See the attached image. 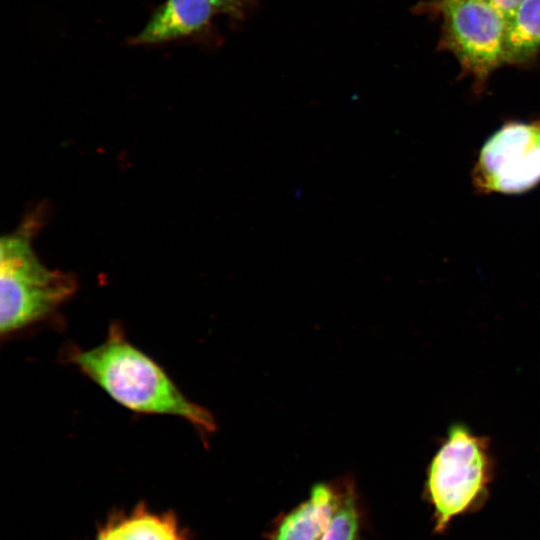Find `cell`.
<instances>
[{"label": "cell", "instance_id": "52a82bcc", "mask_svg": "<svg viewBox=\"0 0 540 540\" xmlns=\"http://www.w3.org/2000/svg\"><path fill=\"white\" fill-rule=\"evenodd\" d=\"M214 12L209 0H167L130 43L157 44L191 35L205 28Z\"/></svg>", "mask_w": 540, "mask_h": 540}, {"label": "cell", "instance_id": "30bf717a", "mask_svg": "<svg viewBox=\"0 0 540 540\" xmlns=\"http://www.w3.org/2000/svg\"><path fill=\"white\" fill-rule=\"evenodd\" d=\"M360 515L354 489L349 485L331 524L321 540H356Z\"/></svg>", "mask_w": 540, "mask_h": 540}, {"label": "cell", "instance_id": "8992f818", "mask_svg": "<svg viewBox=\"0 0 540 540\" xmlns=\"http://www.w3.org/2000/svg\"><path fill=\"white\" fill-rule=\"evenodd\" d=\"M349 483H321L279 524L271 540H321L338 510Z\"/></svg>", "mask_w": 540, "mask_h": 540}, {"label": "cell", "instance_id": "7c38bea8", "mask_svg": "<svg viewBox=\"0 0 540 540\" xmlns=\"http://www.w3.org/2000/svg\"><path fill=\"white\" fill-rule=\"evenodd\" d=\"M215 11H222L232 15H239L241 0H209Z\"/></svg>", "mask_w": 540, "mask_h": 540}, {"label": "cell", "instance_id": "8fae6325", "mask_svg": "<svg viewBox=\"0 0 540 540\" xmlns=\"http://www.w3.org/2000/svg\"><path fill=\"white\" fill-rule=\"evenodd\" d=\"M497 10L507 21L525 0H483Z\"/></svg>", "mask_w": 540, "mask_h": 540}, {"label": "cell", "instance_id": "3957f363", "mask_svg": "<svg viewBox=\"0 0 540 540\" xmlns=\"http://www.w3.org/2000/svg\"><path fill=\"white\" fill-rule=\"evenodd\" d=\"M493 466L487 438L462 423L449 427L428 466L425 483L436 532H443L454 517L482 503Z\"/></svg>", "mask_w": 540, "mask_h": 540}, {"label": "cell", "instance_id": "7a4b0ae2", "mask_svg": "<svg viewBox=\"0 0 540 540\" xmlns=\"http://www.w3.org/2000/svg\"><path fill=\"white\" fill-rule=\"evenodd\" d=\"M36 218H26L0 241L2 337L47 318L77 289L71 273L48 268L35 254L32 237L40 225Z\"/></svg>", "mask_w": 540, "mask_h": 540}, {"label": "cell", "instance_id": "277c9868", "mask_svg": "<svg viewBox=\"0 0 540 540\" xmlns=\"http://www.w3.org/2000/svg\"><path fill=\"white\" fill-rule=\"evenodd\" d=\"M436 8L442 17L441 48L455 56L481 92L504 64L505 18L483 0H438Z\"/></svg>", "mask_w": 540, "mask_h": 540}, {"label": "cell", "instance_id": "6da1fadb", "mask_svg": "<svg viewBox=\"0 0 540 540\" xmlns=\"http://www.w3.org/2000/svg\"><path fill=\"white\" fill-rule=\"evenodd\" d=\"M65 360L131 411L177 416L201 434L216 428L212 414L190 401L156 361L127 339L118 322L110 325L105 340L93 348L69 346Z\"/></svg>", "mask_w": 540, "mask_h": 540}, {"label": "cell", "instance_id": "5b68a950", "mask_svg": "<svg viewBox=\"0 0 540 540\" xmlns=\"http://www.w3.org/2000/svg\"><path fill=\"white\" fill-rule=\"evenodd\" d=\"M540 183V120L509 121L483 144L472 170L479 194H521Z\"/></svg>", "mask_w": 540, "mask_h": 540}, {"label": "cell", "instance_id": "ba28073f", "mask_svg": "<svg viewBox=\"0 0 540 540\" xmlns=\"http://www.w3.org/2000/svg\"><path fill=\"white\" fill-rule=\"evenodd\" d=\"M92 540H188V536L173 513L152 511L141 503L113 513Z\"/></svg>", "mask_w": 540, "mask_h": 540}, {"label": "cell", "instance_id": "9c48e42d", "mask_svg": "<svg viewBox=\"0 0 540 540\" xmlns=\"http://www.w3.org/2000/svg\"><path fill=\"white\" fill-rule=\"evenodd\" d=\"M540 50V0H525L506 21L504 64H522Z\"/></svg>", "mask_w": 540, "mask_h": 540}]
</instances>
